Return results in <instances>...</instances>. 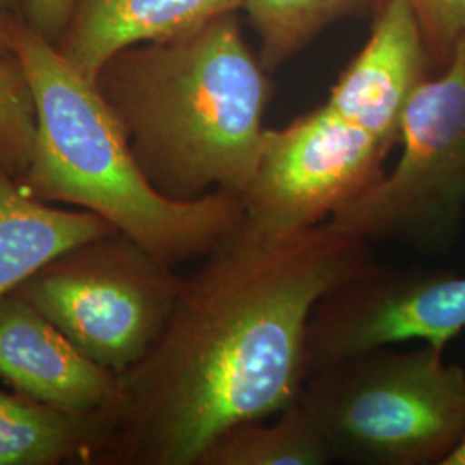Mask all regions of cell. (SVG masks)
Returning a JSON list of instances; mask_svg holds the SVG:
<instances>
[{
  "mask_svg": "<svg viewBox=\"0 0 465 465\" xmlns=\"http://www.w3.org/2000/svg\"><path fill=\"white\" fill-rule=\"evenodd\" d=\"M372 262L369 243L328 223L278 234L242 217L183 278L149 353L119 376L113 443L94 465H199L221 432L295 405L317 302Z\"/></svg>",
  "mask_w": 465,
  "mask_h": 465,
  "instance_id": "1",
  "label": "cell"
},
{
  "mask_svg": "<svg viewBox=\"0 0 465 465\" xmlns=\"http://www.w3.org/2000/svg\"><path fill=\"white\" fill-rule=\"evenodd\" d=\"M95 84L159 193L193 202L221 192L243 202L262 152L271 84L234 13L119 50Z\"/></svg>",
  "mask_w": 465,
  "mask_h": 465,
  "instance_id": "2",
  "label": "cell"
},
{
  "mask_svg": "<svg viewBox=\"0 0 465 465\" xmlns=\"http://www.w3.org/2000/svg\"><path fill=\"white\" fill-rule=\"evenodd\" d=\"M11 32L36 105L34 159L17 182L28 195L94 213L171 266L205 257L242 221L243 202L221 192L193 202L159 193L95 82L21 17Z\"/></svg>",
  "mask_w": 465,
  "mask_h": 465,
  "instance_id": "3",
  "label": "cell"
},
{
  "mask_svg": "<svg viewBox=\"0 0 465 465\" xmlns=\"http://www.w3.org/2000/svg\"><path fill=\"white\" fill-rule=\"evenodd\" d=\"M300 403L332 462L443 465L465 438V369L428 343L382 347L312 371Z\"/></svg>",
  "mask_w": 465,
  "mask_h": 465,
  "instance_id": "4",
  "label": "cell"
},
{
  "mask_svg": "<svg viewBox=\"0 0 465 465\" xmlns=\"http://www.w3.org/2000/svg\"><path fill=\"white\" fill-rule=\"evenodd\" d=\"M399 143L397 166L326 223L369 245L447 253L465 219V35L443 73L412 94Z\"/></svg>",
  "mask_w": 465,
  "mask_h": 465,
  "instance_id": "5",
  "label": "cell"
},
{
  "mask_svg": "<svg viewBox=\"0 0 465 465\" xmlns=\"http://www.w3.org/2000/svg\"><path fill=\"white\" fill-rule=\"evenodd\" d=\"M182 284L174 266L113 232L57 255L16 293L90 361L121 376L164 331Z\"/></svg>",
  "mask_w": 465,
  "mask_h": 465,
  "instance_id": "6",
  "label": "cell"
},
{
  "mask_svg": "<svg viewBox=\"0 0 465 465\" xmlns=\"http://www.w3.org/2000/svg\"><path fill=\"white\" fill-rule=\"evenodd\" d=\"M390 150L326 104L282 130H266L243 219L278 234L322 224L381 180Z\"/></svg>",
  "mask_w": 465,
  "mask_h": 465,
  "instance_id": "7",
  "label": "cell"
},
{
  "mask_svg": "<svg viewBox=\"0 0 465 465\" xmlns=\"http://www.w3.org/2000/svg\"><path fill=\"white\" fill-rule=\"evenodd\" d=\"M465 330V276L372 262L317 302L307 326L309 374L382 347L445 350Z\"/></svg>",
  "mask_w": 465,
  "mask_h": 465,
  "instance_id": "8",
  "label": "cell"
},
{
  "mask_svg": "<svg viewBox=\"0 0 465 465\" xmlns=\"http://www.w3.org/2000/svg\"><path fill=\"white\" fill-rule=\"evenodd\" d=\"M430 52L411 0H381L366 47L334 84L326 105L393 149L405 107L428 80Z\"/></svg>",
  "mask_w": 465,
  "mask_h": 465,
  "instance_id": "9",
  "label": "cell"
},
{
  "mask_svg": "<svg viewBox=\"0 0 465 465\" xmlns=\"http://www.w3.org/2000/svg\"><path fill=\"white\" fill-rule=\"evenodd\" d=\"M0 381L71 412L113 409L119 376L76 349L16 292L0 299Z\"/></svg>",
  "mask_w": 465,
  "mask_h": 465,
  "instance_id": "10",
  "label": "cell"
},
{
  "mask_svg": "<svg viewBox=\"0 0 465 465\" xmlns=\"http://www.w3.org/2000/svg\"><path fill=\"white\" fill-rule=\"evenodd\" d=\"M243 7V0H76L57 49L95 82L119 50L195 28Z\"/></svg>",
  "mask_w": 465,
  "mask_h": 465,
  "instance_id": "11",
  "label": "cell"
},
{
  "mask_svg": "<svg viewBox=\"0 0 465 465\" xmlns=\"http://www.w3.org/2000/svg\"><path fill=\"white\" fill-rule=\"evenodd\" d=\"M117 232L88 211H66L28 195L0 169V299L69 249Z\"/></svg>",
  "mask_w": 465,
  "mask_h": 465,
  "instance_id": "12",
  "label": "cell"
},
{
  "mask_svg": "<svg viewBox=\"0 0 465 465\" xmlns=\"http://www.w3.org/2000/svg\"><path fill=\"white\" fill-rule=\"evenodd\" d=\"M113 436V409L71 412L0 390V465H94Z\"/></svg>",
  "mask_w": 465,
  "mask_h": 465,
  "instance_id": "13",
  "label": "cell"
},
{
  "mask_svg": "<svg viewBox=\"0 0 465 465\" xmlns=\"http://www.w3.org/2000/svg\"><path fill=\"white\" fill-rule=\"evenodd\" d=\"M331 451L316 420L297 401L282 414L221 432L199 465H324Z\"/></svg>",
  "mask_w": 465,
  "mask_h": 465,
  "instance_id": "14",
  "label": "cell"
},
{
  "mask_svg": "<svg viewBox=\"0 0 465 465\" xmlns=\"http://www.w3.org/2000/svg\"><path fill=\"white\" fill-rule=\"evenodd\" d=\"M367 0H243L261 38L259 59L276 71L340 17L364 7Z\"/></svg>",
  "mask_w": 465,
  "mask_h": 465,
  "instance_id": "15",
  "label": "cell"
},
{
  "mask_svg": "<svg viewBox=\"0 0 465 465\" xmlns=\"http://www.w3.org/2000/svg\"><path fill=\"white\" fill-rule=\"evenodd\" d=\"M36 143V105L16 54L0 55V169L17 182L28 173Z\"/></svg>",
  "mask_w": 465,
  "mask_h": 465,
  "instance_id": "16",
  "label": "cell"
},
{
  "mask_svg": "<svg viewBox=\"0 0 465 465\" xmlns=\"http://www.w3.org/2000/svg\"><path fill=\"white\" fill-rule=\"evenodd\" d=\"M434 63L447 66L465 35V0H411Z\"/></svg>",
  "mask_w": 465,
  "mask_h": 465,
  "instance_id": "17",
  "label": "cell"
},
{
  "mask_svg": "<svg viewBox=\"0 0 465 465\" xmlns=\"http://www.w3.org/2000/svg\"><path fill=\"white\" fill-rule=\"evenodd\" d=\"M74 4L76 0H21V19L57 45L66 32Z\"/></svg>",
  "mask_w": 465,
  "mask_h": 465,
  "instance_id": "18",
  "label": "cell"
},
{
  "mask_svg": "<svg viewBox=\"0 0 465 465\" xmlns=\"http://www.w3.org/2000/svg\"><path fill=\"white\" fill-rule=\"evenodd\" d=\"M13 15H7L0 9V55L13 54V32H11V23H13Z\"/></svg>",
  "mask_w": 465,
  "mask_h": 465,
  "instance_id": "19",
  "label": "cell"
},
{
  "mask_svg": "<svg viewBox=\"0 0 465 465\" xmlns=\"http://www.w3.org/2000/svg\"><path fill=\"white\" fill-rule=\"evenodd\" d=\"M443 465H465V438L464 441L453 450V453L443 462Z\"/></svg>",
  "mask_w": 465,
  "mask_h": 465,
  "instance_id": "20",
  "label": "cell"
},
{
  "mask_svg": "<svg viewBox=\"0 0 465 465\" xmlns=\"http://www.w3.org/2000/svg\"><path fill=\"white\" fill-rule=\"evenodd\" d=\"M0 9L7 15L21 17V0H0Z\"/></svg>",
  "mask_w": 465,
  "mask_h": 465,
  "instance_id": "21",
  "label": "cell"
}]
</instances>
